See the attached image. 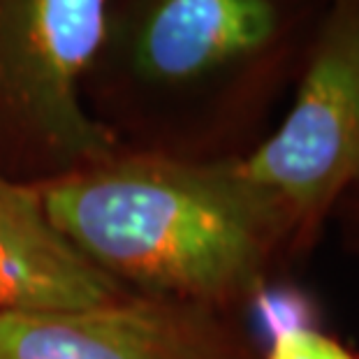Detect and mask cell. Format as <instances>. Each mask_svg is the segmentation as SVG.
<instances>
[{"label":"cell","mask_w":359,"mask_h":359,"mask_svg":"<svg viewBox=\"0 0 359 359\" xmlns=\"http://www.w3.org/2000/svg\"><path fill=\"white\" fill-rule=\"evenodd\" d=\"M37 190L49 223L86 262L154 294H246L278 243L232 160L111 156Z\"/></svg>","instance_id":"6da1fadb"},{"label":"cell","mask_w":359,"mask_h":359,"mask_svg":"<svg viewBox=\"0 0 359 359\" xmlns=\"http://www.w3.org/2000/svg\"><path fill=\"white\" fill-rule=\"evenodd\" d=\"M116 299L42 209L40 190L0 174V311H70Z\"/></svg>","instance_id":"8992f818"},{"label":"cell","mask_w":359,"mask_h":359,"mask_svg":"<svg viewBox=\"0 0 359 359\" xmlns=\"http://www.w3.org/2000/svg\"><path fill=\"white\" fill-rule=\"evenodd\" d=\"M232 170L283 236L311 232L359 186V5L332 0L313 33L292 107Z\"/></svg>","instance_id":"7a4b0ae2"},{"label":"cell","mask_w":359,"mask_h":359,"mask_svg":"<svg viewBox=\"0 0 359 359\" xmlns=\"http://www.w3.org/2000/svg\"><path fill=\"white\" fill-rule=\"evenodd\" d=\"M111 0H0V116L72 165L114 156L116 137L83 102Z\"/></svg>","instance_id":"277c9868"},{"label":"cell","mask_w":359,"mask_h":359,"mask_svg":"<svg viewBox=\"0 0 359 359\" xmlns=\"http://www.w3.org/2000/svg\"><path fill=\"white\" fill-rule=\"evenodd\" d=\"M330 3H332V0H330ZM348 3H357L359 5V0H348Z\"/></svg>","instance_id":"ba28073f"},{"label":"cell","mask_w":359,"mask_h":359,"mask_svg":"<svg viewBox=\"0 0 359 359\" xmlns=\"http://www.w3.org/2000/svg\"><path fill=\"white\" fill-rule=\"evenodd\" d=\"M0 359H227L202 325L116 299L70 311H0Z\"/></svg>","instance_id":"5b68a950"},{"label":"cell","mask_w":359,"mask_h":359,"mask_svg":"<svg viewBox=\"0 0 359 359\" xmlns=\"http://www.w3.org/2000/svg\"><path fill=\"white\" fill-rule=\"evenodd\" d=\"M330 0H111L97 58L130 79L183 93L276 60ZM95 58V60H97Z\"/></svg>","instance_id":"3957f363"},{"label":"cell","mask_w":359,"mask_h":359,"mask_svg":"<svg viewBox=\"0 0 359 359\" xmlns=\"http://www.w3.org/2000/svg\"><path fill=\"white\" fill-rule=\"evenodd\" d=\"M266 359H359V353L313 327H297L273 336Z\"/></svg>","instance_id":"52a82bcc"}]
</instances>
